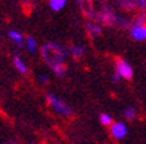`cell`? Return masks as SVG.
<instances>
[{
    "label": "cell",
    "mask_w": 146,
    "mask_h": 144,
    "mask_svg": "<svg viewBox=\"0 0 146 144\" xmlns=\"http://www.w3.org/2000/svg\"><path fill=\"white\" fill-rule=\"evenodd\" d=\"M51 70L58 75V77H65V75H67V66H65V64L55 65L54 68H51Z\"/></svg>",
    "instance_id": "4fadbf2b"
},
{
    "label": "cell",
    "mask_w": 146,
    "mask_h": 144,
    "mask_svg": "<svg viewBox=\"0 0 146 144\" xmlns=\"http://www.w3.org/2000/svg\"><path fill=\"white\" fill-rule=\"evenodd\" d=\"M137 5L141 7L142 9H146V1H137Z\"/></svg>",
    "instance_id": "ac0fdd59"
},
{
    "label": "cell",
    "mask_w": 146,
    "mask_h": 144,
    "mask_svg": "<svg viewBox=\"0 0 146 144\" xmlns=\"http://www.w3.org/2000/svg\"><path fill=\"white\" fill-rule=\"evenodd\" d=\"M116 73H117L120 77L125 79H132L133 78V69H132V66L127 62L125 60H121V59H116Z\"/></svg>",
    "instance_id": "277c9868"
},
{
    "label": "cell",
    "mask_w": 146,
    "mask_h": 144,
    "mask_svg": "<svg viewBox=\"0 0 146 144\" xmlns=\"http://www.w3.org/2000/svg\"><path fill=\"white\" fill-rule=\"evenodd\" d=\"M119 78H120V75L116 73V74H113V77H112V79H113V82H119Z\"/></svg>",
    "instance_id": "d6986e66"
},
{
    "label": "cell",
    "mask_w": 146,
    "mask_h": 144,
    "mask_svg": "<svg viewBox=\"0 0 146 144\" xmlns=\"http://www.w3.org/2000/svg\"><path fill=\"white\" fill-rule=\"evenodd\" d=\"M8 36L12 39V42L15 43L17 47H22V45H24V35H22L21 33H18V31H16V30H9Z\"/></svg>",
    "instance_id": "9c48e42d"
},
{
    "label": "cell",
    "mask_w": 146,
    "mask_h": 144,
    "mask_svg": "<svg viewBox=\"0 0 146 144\" xmlns=\"http://www.w3.org/2000/svg\"><path fill=\"white\" fill-rule=\"evenodd\" d=\"M46 100H47L50 107H51L55 112H58L59 114L64 116V117H72L73 116V110L70 109V107H68L63 100L59 99L58 96L52 95V93H47V95H46Z\"/></svg>",
    "instance_id": "7a4b0ae2"
},
{
    "label": "cell",
    "mask_w": 146,
    "mask_h": 144,
    "mask_svg": "<svg viewBox=\"0 0 146 144\" xmlns=\"http://www.w3.org/2000/svg\"><path fill=\"white\" fill-rule=\"evenodd\" d=\"M13 65H15V68L18 70V73H21V74L26 75L27 73H29V69H27L26 64H25L24 61L21 60V57L17 56V55L13 56Z\"/></svg>",
    "instance_id": "52a82bcc"
},
{
    "label": "cell",
    "mask_w": 146,
    "mask_h": 144,
    "mask_svg": "<svg viewBox=\"0 0 146 144\" xmlns=\"http://www.w3.org/2000/svg\"><path fill=\"white\" fill-rule=\"evenodd\" d=\"M26 47L27 49H29V52H31V53H35L36 49H38V44H36V40L34 36L29 35L26 38Z\"/></svg>",
    "instance_id": "8fae6325"
},
{
    "label": "cell",
    "mask_w": 146,
    "mask_h": 144,
    "mask_svg": "<svg viewBox=\"0 0 146 144\" xmlns=\"http://www.w3.org/2000/svg\"><path fill=\"white\" fill-rule=\"evenodd\" d=\"M124 116H125V118H127V120L132 121V120H134V118H136L137 110L134 108H127V109H125V112H124Z\"/></svg>",
    "instance_id": "2e32d148"
},
{
    "label": "cell",
    "mask_w": 146,
    "mask_h": 144,
    "mask_svg": "<svg viewBox=\"0 0 146 144\" xmlns=\"http://www.w3.org/2000/svg\"><path fill=\"white\" fill-rule=\"evenodd\" d=\"M131 34L134 40H145L146 39V25H143V26H132Z\"/></svg>",
    "instance_id": "8992f818"
},
{
    "label": "cell",
    "mask_w": 146,
    "mask_h": 144,
    "mask_svg": "<svg viewBox=\"0 0 146 144\" xmlns=\"http://www.w3.org/2000/svg\"><path fill=\"white\" fill-rule=\"evenodd\" d=\"M48 5L52 11L59 12V11H61L64 7L67 5V1H65V0H51V1L48 3Z\"/></svg>",
    "instance_id": "30bf717a"
},
{
    "label": "cell",
    "mask_w": 146,
    "mask_h": 144,
    "mask_svg": "<svg viewBox=\"0 0 146 144\" xmlns=\"http://www.w3.org/2000/svg\"><path fill=\"white\" fill-rule=\"evenodd\" d=\"M40 56L43 57V60L50 68H54L55 65H59V64H65L64 62V59L67 56V52L58 43H51L47 42L42 45V49H40Z\"/></svg>",
    "instance_id": "6da1fadb"
},
{
    "label": "cell",
    "mask_w": 146,
    "mask_h": 144,
    "mask_svg": "<svg viewBox=\"0 0 146 144\" xmlns=\"http://www.w3.org/2000/svg\"><path fill=\"white\" fill-rule=\"evenodd\" d=\"M0 36H1V33H0Z\"/></svg>",
    "instance_id": "ffe728a7"
},
{
    "label": "cell",
    "mask_w": 146,
    "mask_h": 144,
    "mask_svg": "<svg viewBox=\"0 0 146 144\" xmlns=\"http://www.w3.org/2000/svg\"><path fill=\"white\" fill-rule=\"evenodd\" d=\"M117 4L123 9H136V7H138L137 1H117Z\"/></svg>",
    "instance_id": "9a60e30c"
},
{
    "label": "cell",
    "mask_w": 146,
    "mask_h": 144,
    "mask_svg": "<svg viewBox=\"0 0 146 144\" xmlns=\"http://www.w3.org/2000/svg\"><path fill=\"white\" fill-rule=\"evenodd\" d=\"M70 53H72V56L76 59V60H80L82 56H84V53H85V48L81 47V45H73L72 48H70Z\"/></svg>",
    "instance_id": "7c38bea8"
},
{
    "label": "cell",
    "mask_w": 146,
    "mask_h": 144,
    "mask_svg": "<svg viewBox=\"0 0 146 144\" xmlns=\"http://www.w3.org/2000/svg\"><path fill=\"white\" fill-rule=\"evenodd\" d=\"M99 120H100V123H102V125H104V126H111V125L113 123V120L110 117L108 114H106V113L100 114Z\"/></svg>",
    "instance_id": "5bb4252c"
},
{
    "label": "cell",
    "mask_w": 146,
    "mask_h": 144,
    "mask_svg": "<svg viewBox=\"0 0 146 144\" xmlns=\"http://www.w3.org/2000/svg\"><path fill=\"white\" fill-rule=\"evenodd\" d=\"M85 27H86V31H88V34L90 36H98V35H100V33H102V29H100V26L99 25H97V24H94V22H86L85 24Z\"/></svg>",
    "instance_id": "ba28073f"
},
{
    "label": "cell",
    "mask_w": 146,
    "mask_h": 144,
    "mask_svg": "<svg viewBox=\"0 0 146 144\" xmlns=\"http://www.w3.org/2000/svg\"><path fill=\"white\" fill-rule=\"evenodd\" d=\"M110 131H111L113 138L116 139H121L128 134V129L123 122H113L110 126Z\"/></svg>",
    "instance_id": "5b68a950"
},
{
    "label": "cell",
    "mask_w": 146,
    "mask_h": 144,
    "mask_svg": "<svg viewBox=\"0 0 146 144\" xmlns=\"http://www.w3.org/2000/svg\"><path fill=\"white\" fill-rule=\"evenodd\" d=\"M116 20H117V17H116V14L112 12V9L110 8V7H106L100 12H98L97 17H95V21L104 25V26H112V25H115Z\"/></svg>",
    "instance_id": "3957f363"
},
{
    "label": "cell",
    "mask_w": 146,
    "mask_h": 144,
    "mask_svg": "<svg viewBox=\"0 0 146 144\" xmlns=\"http://www.w3.org/2000/svg\"><path fill=\"white\" fill-rule=\"evenodd\" d=\"M39 79H40V82H42V83H48V77H47L46 74H42V75H40Z\"/></svg>",
    "instance_id": "e0dca14e"
}]
</instances>
